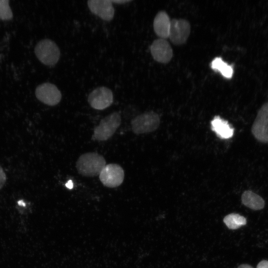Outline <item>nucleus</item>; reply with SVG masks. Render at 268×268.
Returning a JSON list of instances; mask_svg holds the SVG:
<instances>
[{"instance_id": "7ed1b4c3", "label": "nucleus", "mask_w": 268, "mask_h": 268, "mask_svg": "<svg viewBox=\"0 0 268 268\" xmlns=\"http://www.w3.org/2000/svg\"><path fill=\"white\" fill-rule=\"evenodd\" d=\"M35 53L40 61L47 66L55 65L60 57V50L57 45L48 39L38 43L35 48Z\"/></svg>"}, {"instance_id": "a211bd4d", "label": "nucleus", "mask_w": 268, "mask_h": 268, "mask_svg": "<svg viewBox=\"0 0 268 268\" xmlns=\"http://www.w3.org/2000/svg\"><path fill=\"white\" fill-rule=\"evenodd\" d=\"M6 177L4 172L2 168L0 166V189L4 185L6 181Z\"/></svg>"}, {"instance_id": "4468645a", "label": "nucleus", "mask_w": 268, "mask_h": 268, "mask_svg": "<svg viewBox=\"0 0 268 268\" xmlns=\"http://www.w3.org/2000/svg\"><path fill=\"white\" fill-rule=\"evenodd\" d=\"M241 200L244 205L253 210H260L265 206L263 199L252 191H245L242 195Z\"/></svg>"}, {"instance_id": "f8f14e48", "label": "nucleus", "mask_w": 268, "mask_h": 268, "mask_svg": "<svg viewBox=\"0 0 268 268\" xmlns=\"http://www.w3.org/2000/svg\"><path fill=\"white\" fill-rule=\"evenodd\" d=\"M171 26V20L167 13L161 11L156 15L153 21V29L155 34L160 38H169Z\"/></svg>"}, {"instance_id": "aec40b11", "label": "nucleus", "mask_w": 268, "mask_h": 268, "mask_svg": "<svg viewBox=\"0 0 268 268\" xmlns=\"http://www.w3.org/2000/svg\"><path fill=\"white\" fill-rule=\"evenodd\" d=\"M66 186L68 189H72L73 187V183L71 180H69L66 184Z\"/></svg>"}, {"instance_id": "6e6552de", "label": "nucleus", "mask_w": 268, "mask_h": 268, "mask_svg": "<svg viewBox=\"0 0 268 268\" xmlns=\"http://www.w3.org/2000/svg\"><path fill=\"white\" fill-rule=\"evenodd\" d=\"M88 102L91 107L95 109H105L109 107L113 102V93L108 87H97L89 93Z\"/></svg>"}, {"instance_id": "0eeeda50", "label": "nucleus", "mask_w": 268, "mask_h": 268, "mask_svg": "<svg viewBox=\"0 0 268 268\" xmlns=\"http://www.w3.org/2000/svg\"><path fill=\"white\" fill-rule=\"evenodd\" d=\"M191 32V25L189 21L184 19H173L169 38L175 45H180L186 43Z\"/></svg>"}, {"instance_id": "412c9836", "label": "nucleus", "mask_w": 268, "mask_h": 268, "mask_svg": "<svg viewBox=\"0 0 268 268\" xmlns=\"http://www.w3.org/2000/svg\"><path fill=\"white\" fill-rule=\"evenodd\" d=\"M238 268H253L251 266L248 264H242L239 266Z\"/></svg>"}, {"instance_id": "423d86ee", "label": "nucleus", "mask_w": 268, "mask_h": 268, "mask_svg": "<svg viewBox=\"0 0 268 268\" xmlns=\"http://www.w3.org/2000/svg\"><path fill=\"white\" fill-rule=\"evenodd\" d=\"M251 132L259 141L268 143V102L264 104L258 111Z\"/></svg>"}, {"instance_id": "9b49d317", "label": "nucleus", "mask_w": 268, "mask_h": 268, "mask_svg": "<svg viewBox=\"0 0 268 268\" xmlns=\"http://www.w3.org/2000/svg\"><path fill=\"white\" fill-rule=\"evenodd\" d=\"M87 5L92 13L101 19L110 21L114 16L115 9L110 0H90Z\"/></svg>"}, {"instance_id": "f3484780", "label": "nucleus", "mask_w": 268, "mask_h": 268, "mask_svg": "<svg viewBox=\"0 0 268 268\" xmlns=\"http://www.w3.org/2000/svg\"><path fill=\"white\" fill-rule=\"evenodd\" d=\"M12 12L8 0H0V19L9 20L12 18Z\"/></svg>"}, {"instance_id": "f03ea898", "label": "nucleus", "mask_w": 268, "mask_h": 268, "mask_svg": "<svg viewBox=\"0 0 268 268\" xmlns=\"http://www.w3.org/2000/svg\"><path fill=\"white\" fill-rule=\"evenodd\" d=\"M121 123L119 112H115L103 118L94 130L93 137L98 141L109 139L116 132Z\"/></svg>"}, {"instance_id": "4be33fe9", "label": "nucleus", "mask_w": 268, "mask_h": 268, "mask_svg": "<svg viewBox=\"0 0 268 268\" xmlns=\"http://www.w3.org/2000/svg\"><path fill=\"white\" fill-rule=\"evenodd\" d=\"M112 2H115L117 3H123L125 2H128L130 1V0H111Z\"/></svg>"}, {"instance_id": "39448f33", "label": "nucleus", "mask_w": 268, "mask_h": 268, "mask_svg": "<svg viewBox=\"0 0 268 268\" xmlns=\"http://www.w3.org/2000/svg\"><path fill=\"white\" fill-rule=\"evenodd\" d=\"M99 175L104 186L113 188L122 184L124 179V171L120 165L111 163L106 165Z\"/></svg>"}, {"instance_id": "f257e3e1", "label": "nucleus", "mask_w": 268, "mask_h": 268, "mask_svg": "<svg viewBox=\"0 0 268 268\" xmlns=\"http://www.w3.org/2000/svg\"><path fill=\"white\" fill-rule=\"evenodd\" d=\"M106 165V160L102 155L94 152H87L78 157L76 168L81 175L93 177L99 175Z\"/></svg>"}, {"instance_id": "dca6fc26", "label": "nucleus", "mask_w": 268, "mask_h": 268, "mask_svg": "<svg viewBox=\"0 0 268 268\" xmlns=\"http://www.w3.org/2000/svg\"><path fill=\"white\" fill-rule=\"evenodd\" d=\"M223 222L230 229H236L247 223L245 217L237 213H230L225 216Z\"/></svg>"}, {"instance_id": "20e7f679", "label": "nucleus", "mask_w": 268, "mask_h": 268, "mask_svg": "<svg viewBox=\"0 0 268 268\" xmlns=\"http://www.w3.org/2000/svg\"><path fill=\"white\" fill-rule=\"evenodd\" d=\"M160 122V118L157 113L152 111L145 112L132 120V130L135 134L149 133L157 130Z\"/></svg>"}, {"instance_id": "ddd939ff", "label": "nucleus", "mask_w": 268, "mask_h": 268, "mask_svg": "<svg viewBox=\"0 0 268 268\" xmlns=\"http://www.w3.org/2000/svg\"><path fill=\"white\" fill-rule=\"evenodd\" d=\"M211 130L220 138L228 139L234 134V129L230 127L228 122L221 119L219 116L214 117L211 122Z\"/></svg>"}, {"instance_id": "2eb2a0df", "label": "nucleus", "mask_w": 268, "mask_h": 268, "mask_svg": "<svg viewBox=\"0 0 268 268\" xmlns=\"http://www.w3.org/2000/svg\"><path fill=\"white\" fill-rule=\"evenodd\" d=\"M211 68L218 71L222 75L226 78H231L233 74L232 67L224 62L220 57H216L211 63Z\"/></svg>"}, {"instance_id": "9d476101", "label": "nucleus", "mask_w": 268, "mask_h": 268, "mask_svg": "<svg viewBox=\"0 0 268 268\" xmlns=\"http://www.w3.org/2000/svg\"><path fill=\"white\" fill-rule=\"evenodd\" d=\"M150 52L155 61L162 63H169L173 57V50L169 42L165 39L155 40L151 45Z\"/></svg>"}, {"instance_id": "6ab92c4d", "label": "nucleus", "mask_w": 268, "mask_h": 268, "mask_svg": "<svg viewBox=\"0 0 268 268\" xmlns=\"http://www.w3.org/2000/svg\"><path fill=\"white\" fill-rule=\"evenodd\" d=\"M257 268H268V261H261L257 265Z\"/></svg>"}, {"instance_id": "5701e85b", "label": "nucleus", "mask_w": 268, "mask_h": 268, "mask_svg": "<svg viewBox=\"0 0 268 268\" xmlns=\"http://www.w3.org/2000/svg\"><path fill=\"white\" fill-rule=\"evenodd\" d=\"M18 203L19 205H22L23 206H25V203H24L23 201H22V200L18 201Z\"/></svg>"}, {"instance_id": "1a4fd4ad", "label": "nucleus", "mask_w": 268, "mask_h": 268, "mask_svg": "<svg viewBox=\"0 0 268 268\" xmlns=\"http://www.w3.org/2000/svg\"><path fill=\"white\" fill-rule=\"evenodd\" d=\"M35 94L37 99L49 106L58 104L62 99V94L57 87L51 83H44L36 89Z\"/></svg>"}]
</instances>
